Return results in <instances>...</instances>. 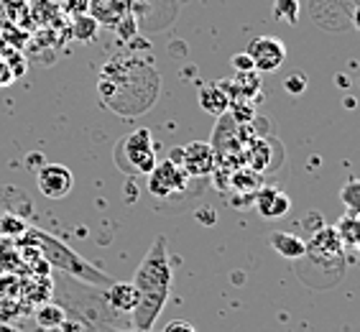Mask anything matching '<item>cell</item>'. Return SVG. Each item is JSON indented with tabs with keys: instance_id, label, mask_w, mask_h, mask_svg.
Returning a JSON list of instances; mask_svg holds the SVG:
<instances>
[{
	"instance_id": "1",
	"label": "cell",
	"mask_w": 360,
	"mask_h": 332,
	"mask_svg": "<svg viewBox=\"0 0 360 332\" xmlns=\"http://www.w3.org/2000/svg\"><path fill=\"white\" fill-rule=\"evenodd\" d=\"M131 284L139 291V305L131 312V327L133 330H153L156 319L167 307L169 294H172V261H169L164 236L153 241L141 266L136 269Z\"/></svg>"
},
{
	"instance_id": "2",
	"label": "cell",
	"mask_w": 360,
	"mask_h": 332,
	"mask_svg": "<svg viewBox=\"0 0 360 332\" xmlns=\"http://www.w3.org/2000/svg\"><path fill=\"white\" fill-rule=\"evenodd\" d=\"M18 241L34 243L36 248L41 250V256L46 258V263L51 266V271H59L64 276L82 281V284L97 286V289H108L115 281L110 274H105L100 266H95L92 261H87L84 256H79L72 245H67L64 241H59L56 236L46 233L41 228H28L26 236H21Z\"/></svg>"
},
{
	"instance_id": "3",
	"label": "cell",
	"mask_w": 360,
	"mask_h": 332,
	"mask_svg": "<svg viewBox=\"0 0 360 332\" xmlns=\"http://www.w3.org/2000/svg\"><path fill=\"white\" fill-rule=\"evenodd\" d=\"M118 166L131 174H148L156 166V146H153L151 131L139 128V131L128 133L118 143Z\"/></svg>"
},
{
	"instance_id": "4",
	"label": "cell",
	"mask_w": 360,
	"mask_h": 332,
	"mask_svg": "<svg viewBox=\"0 0 360 332\" xmlns=\"http://www.w3.org/2000/svg\"><path fill=\"white\" fill-rule=\"evenodd\" d=\"M146 177H148V192H151L153 197H159V200H167V197L184 192L189 184L187 172L172 159L156 161V166H153Z\"/></svg>"
},
{
	"instance_id": "5",
	"label": "cell",
	"mask_w": 360,
	"mask_h": 332,
	"mask_svg": "<svg viewBox=\"0 0 360 332\" xmlns=\"http://www.w3.org/2000/svg\"><path fill=\"white\" fill-rule=\"evenodd\" d=\"M169 159L176 161L187 172V177H207L210 172H215L217 166L215 148L210 143H205V141H192L184 148H176Z\"/></svg>"
},
{
	"instance_id": "6",
	"label": "cell",
	"mask_w": 360,
	"mask_h": 332,
	"mask_svg": "<svg viewBox=\"0 0 360 332\" xmlns=\"http://www.w3.org/2000/svg\"><path fill=\"white\" fill-rule=\"evenodd\" d=\"M253 72H276L286 62V46L278 36H258L248 44Z\"/></svg>"
},
{
	"instance_id": "7",
	"label": "cell",
	"mask_w": 360,
	"mask_h": 332,
	"mask_svg": "<svg viewBox=\"0 0 360 332\" xmlns=\"http://www.w3.org/2000/svg\"><path fill=\"white\" fill-rule=\"evenodd\" d=\"M304 256L314 258L319 263H335V266H342L345 261V245L338 238L335 228H322L314 230L312 238L307 241V253Z\"/></svg>"
},
{
	"instance_id": "8",
	"label": "cell",
	"mask_w": 360,
	"mask_h": 332,
	"mask_svg": "<svg viewBox=\"0 0 360 332\" xmlns=\"http://www.w3.org/2000/svg\"><path fill=\"white\" fill-rule=\"evenodd\" d=\"M36 184L46 200H64L75 187V174L62 164H44L36 172Z\"/></svg>"
},
{
	"instance_id": "9",
	"label": "cell",
	"mask_w": 360,
	"mask_h": 332,
	"mask_svg": "<svg viewBox=\"0 0 360 332\" xmlns=\"http://www.w3.org/2000/svg\"><path fill=\"white\" fill-rule=\"evenodd\" d=\"M105 302L115 314H131L139 305V291L131 281H112L108 289H103Z\"/></svg>"
},
{
	"instance_id": "10",
	"label": "cell",
	"mask_w": 360,
	"mask_h": 332,
	"mask_svg": "<svg viewBox=\"0 0 360 332\" xmlns=\"http://www.w3.org/2000/svg\"><path fill=\"white\" fill-rule=\"evenodd\" d=\"M54 297V284L51 276H28L21 274V302L26 307H39L44 302H51Z\"/></svg>"
},
{
	"instance_id": "11",
	"label": "cell",
	"mask_w": 360,
	"mask_h": 332,
	"mask_svg": "<svg viewBox=\"0 0 360 332\" xmlns=\"http://www.w3.org/2000/svg\"><path fill=\"white\" fill-rule=\"evenodd\" d=\"M256 208L264 217L276 220V217H284L291 210V200L276 187H261L256 194Z\"/></svg>"
},
{
	"instance_id": "12",
	"label": "cell",
	"mask_w": 360,
	"mask_h": 332,
	"mask_svg": "<svg viewBox=\"0 0 360 332\" xmlns=\"http://www.w3.org/2000/svg\"><path fill=\"white\" fill-rule=\"evenodd\" d=\"M269 243L278 256L289 258V261H297L307 253V243L294 233H284V230H274L269 236Z\"/></svg>"
},
{
	"instance_id": "13",
	"label": "cell",
	"mask_w": 360,
	"mask_h": 332,
	"mask_svg": "<svg viewBox=\"0 0 360 332\" xmlns=\"http://www.w3.org/2000/svg\"><path fill=\"white\" fill-rule=\"evenodd\" d=\"M200 105L202 110L212 113V115H225V110L230 108V97L222 90V84H210L200 92Z\"/></svg>"
},
{
	"instance_id": "14",
	"label": "cell",
	"mask_w": 360,
	"mask_h": 332,
	"mask_svg": "<svg viewBox=\"0 0 360 332\" xmlns=\"http://www.w3.org/2000/svg\"><path fill=\"white\" fill-rule=\"evenodd\" d=\"M36 325L41 330H49V327H59L67 319V309H64L59 302H44V305L36 307L34 312Z\"/></svg>"
},
{
	"instance_id": "15",
	"label": "cell",
	"mask_w": 360,
	"mask_h": 332,
	"mask_svg": "<svg viewBox=\"0 0 360 332\" xmlns=\"http://www.w3.org/2000/svg\"><path fill=\"white\" fill-rule=\"evenodd\" d=\"M0 274H23L18 243L0 238Z\"/></svg>"
},
{
	"instance_id": "16",
	"label": "cell",
	"mask_w": 360,
	"mask_h": 332,
	"mask_svg": "<svg viewBox=\"0 0 360 332\" xmlns=\"http://www.w3.org/2000/svg\"><path fill=\"white\" fill-rule=\"evenodd\" d=\"M335 233H338V238L342 241V245L345 248H360V222H358V215H350L345 212L342 217H340L338 222H335Z\"/></svg>"
},
{
	"instance_id": "17",
	"label": "cell",
	"mask_w": 360,
	"mask_h": 332,
	"mask_svg": "<svg viewBox=\"0 0 360 332\" xmlns=\"http://www.w3.org/2000/svg\"><path fill=\"white\" fill-rule=\"evenodd\" d=\"M31 228L21 215L11 212V210H0V238L8 241H18L21 236H26V230Z\"/></svg>"
},
{
	"instance_id": "18",
	"label": "cell",
	"mask_w": 360,
	"mask_h": 332,
	"mask_svg": "<svg viewBox=\"0 0 360 332\" xmlns=\"http://www.w3.org/2000/svg\"><path fill=\"white\" fill-rule=\"evenodd\" d=\"M26 312L28 307L18 297H0V325H13Z\"/></svg>"
},
{
	"instance_id": "19",
	"label": "cell",
	"mask_w": 360,
	"mask_h": 332,
	"mask_svg": "<svg viewBox=\"0 0 360 332\" xmlns=\"http://www.w3.org/2000/svg\"><path fill=\"white\" fill-rule=\"evenodd\" d=\"M340 202L345 205V210L350 215H360V177L347 179L340 189Z\"/></svg>"
},
{
	"instance_id": "20",
	"label": "cell",
	"mask_w": 360,
	"mask_h": 332,
	"mask_svg": "<svg viewBox=\"0 0 360 332\" xmlns=\"http://www.w3.org/2000/svg\"><path fill=\"white\" fill-rule=\"evenodd\" d=\"M233 187L243 189V192H258L261 189V177L250 169H243V172L233 174Z\"/></svg>"
},
{
	"instance_id": "21",
	"label": "cell",
	"mask_w": 360,
	"mask_h": 332,
	"mask_svg": "<svg viewBox=\"0 0 360 332\" xmlns=\"http://www.w3.org/2000/svg\"><path fill=\"white\" fill-rule=\"evenodd\" d=\"M75 34L82 39V42H92L97 34V21L92 15H84V18H77L75 23Z\"/></svg>"
},
{
	"instance_id": "22",
	"label": "cell",
	"mask_w": 360,
	"mask_h": 332,
	"mask_svg": "<svg viewBox=\"0 0 360 332\" xmlns=\"http://www.w3.org/2000/svg\"><path fill=\"white\" fill-rule=\"evenodd\" d=\"M276 15L278 18H284L286 23H297L299 3L297 0H276Z\"/></svg>"
},
{
	"instance_id": "23",
	"label": "cell",
	"mask_w": 360,
	"mask_h": 332,
	"mask_svg": "<svg viewBox=\"0 0 360 332\" xmlns=\"http://www.w3.org/2000/svg\"><path fill=\"white\" fill-rule=\"evenodd\" d=\"M284 87H286V92H291V95H302V92L307 90V77L299 75V72H297V75L286 77Z\"/></svg>"
},
{
	"instance_id": "24",
	"label": "cell",
	"mask_w": 360,
	"mask_h": 332,
	"mask_svg": "<svg viewBox=\"0 0 360 332\" xmlns=\"http://www.w3.org/2000/svg\"><path fill=\"white\" fill-rule=\"evenodd\" d=\"M15 75L13 70H11V64L6 62V59H0V87H8V84H13Z\"/></svg>"
},
{
	"instance_id": "25",
	"label": "cell",
	"mask_w": 360,
	"mask_h": 332,
	"mask_svg": "<svg viewBox=\"0 0 360 332\" xmlns=\"http://www.w3.org/2000/svg\"><path fill=\"white\" fill-rule=\"evenodd\" d=\"M161 332H197V330H194V325L184 322V319H172V322H169Z\"/></svg>"
},
{
	"instance_id": "26",
	"label": "cell",
	"mask_w": 360,
	"mask_h": 332,
	"mask_svg": "<svg viewBox=\"0 0 360 332\" xmlns=\"http://www.w3.org/2000/svg\"><path fill=\"white\" fill-rule=\"evenodd\" d=\"M233 67L238 70V75H240V72H253V64H250L248 54H238L236 59H233Z\"/></svg>"
},
{
	"instance_id": "27",
	"label": "cell",
	"mask_w": 360,
	"mask_h": 332,
	"mask_svg": "<svg viewBox=\"0 0 360 332\" xmlns=\"http://www.w3.org/2000/svg\"><path fill=\"white\" fill-rule=\"evenodd\" d=\"M350 21H353V26L360 31V3H355V8H353V15H350Z\"/></svg>"
},
{
	"instance_id": "28",
	"label": "cell",
	"mask_w": 360,
	"mask_h": 332,
	"mask_svg": "<svg viewBox=\"0 0 360 332\" xmlns=\"http://www.w3.org/2000/svg\"><path fill=\"white\" fill-rule=\"evenodd\" d=\"M100 332H151V330H120V327H103Z\"/></svg>"
},
{
	"instance_id": "29",
	"label": "cell",
	"mask_w": 360,
	"mask_h": 332,
	"mask_svg": "<svg viewBox=\"0 0 360 332\" xmlns=\"http://www.w3.org/2000/svg\"><path fill=\"white\" fill-rule=\"evenodd\" d=\"M0 332H23V330L15 325H0Z\"/></svg>"
},
{
	"instance_id": "30",
	"label": "cell",
	"mask_w": 360,
	"mask_h": 332,
	"mask_svg": "<svg viewBox=\"0 0 360 332\" xmlns=\"http://www.w3.org/2000/svg\"><path fill=\"white\" fill-rule=\"evenodd\" d=\"M44 332H64V330H62V325H59V327H49V330H44Z\"/></svg>"
},
{
	"instance_id": "31",
	"label": "cell",
	"mask_w": 360,
	"mask_h": 332,
	"mask_svg": "<svg viewBox=\"0 0 360 332\" xmlns=\"http://www.w3.org/2000/svg\"><path fill=\"white\" fill-rule=\"evenodd\" d=\"M358 263H360V248H358Z\"/></svg>"
},
{
	"instance_id": "32",
	"label": "cell",
	"mask_w": 360,
	"mask_h": 332,
	"mask_svg": "<svg viewBox=\"0 0 360 332\" xmlns=\"http://www.w3.org/2000/svg\"><path fill=\"white\" fill-rule=\"evenodd\" d=\"M358 222H360V215H358Z\"/></svg>"
}]
</instances>
